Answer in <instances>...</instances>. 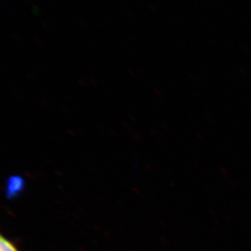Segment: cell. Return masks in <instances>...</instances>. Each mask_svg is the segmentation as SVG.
<instances>
[{
	"mask_svg": "<svg viewBox=\"0 0 251 251\" xmlns=\"http://www.w3.org/2000/svg\"><path fill=\"white\" fill-rule=\"evenodd\" d=\"M23 187V179L21 177H11L6 184V193L8 197L17 195Z\"/></svg>",
	"mask_w": 251,
	"mask_h": 251,
	"instance_id": "obj_1",
	"label": "cell"
},
{
	"mask_svg": "<svg viewBox=\"0 0 251 251\" xmlns=\"http://www.w3.org/2000/svg\"><path fill=\"white\" fill-rule=\"evenodd\" d=\"M0 251H19V250L0 232Z\"/></svg>",
	"mask_w": 251,
	"mask_h": 251,
	"instance_id": "obj_2",
	"label": "cell"
}]
</instances>
